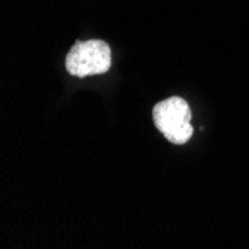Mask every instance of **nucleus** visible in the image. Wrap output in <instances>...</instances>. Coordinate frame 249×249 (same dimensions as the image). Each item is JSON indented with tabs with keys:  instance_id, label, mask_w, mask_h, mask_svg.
Returning a JSON list of instances; mask_svg holds the SVG:
<instances>
[{
	"instance_id": "obj_1",
	"label": "nucleus",
	"mask_w": 249,
	"mask_h": 249,
	"mask_svg": "<svg viewBox=\"0 0 249 249\" xmlns=\"http://www.w3.org/2000/svg\"><path fill=\"white\" fill-rule=\"evenodd\" d=\"M152 115L155 127L163 133L169 142L184 145L193 136L194 130L190 124L191 109L184 99L175 96L157 103Z\"/></svg>"
},
{
	"instance_id": "obj_2",
	"label": "nucleus",
	"mask_w": 249,
	"mask_h": 249,
	"mask_svg": "<svg viewBox=\"0 0 249 249\" xmlns=\"http://www.w3.org/2000/svg\"><path fill=\"white\" fill-rule=\"evenodd\" d=\"M112 54L103 40H76V45L66 57V69L71 75L85 78L106 73L110 67Z\"/></svg>"
}]
</instances>
